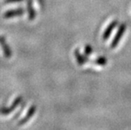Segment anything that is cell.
Instances as JSON below:
<instances>
[{"instance_id":"1","label":"cell","mask_w":131,"mask_h":130,"mask_svg":"<svg viewBox=\"0 0 131 130\" xmlns=\"http://www.w3.org/2000/svg\"><path fill=\"white\" fill-rule=\"evenodd\" d=\"M24 14V10L22 9H16L13 10H9L4 15V18H11V17H15V16H19L22 15Z\"/></svg>"},{"instance_id":"2","label":"cell","mask_w":131,"mask_h":130,"mask_svg":"<svg viewBox=\"0 0 131 130\" xmlns=\"http://www.w3.org/2000/svg\"><path fill=\"white\" fill-rule=\"evenodd\" d=\"M117 24H118V21L115 20V21H113V23H111L110 24V26H108V28L105 30V33H104V38H107L108 37V36L110 35V33L111 31L115 28V26H117Z\"/></svg>"},{"instance_id":"3","label":"cell","mask_w":131,"mask_h":130,"mask_svg":"<svg viewBox=\"0 0 131 130\" xmlns=\"http://www.w3.org/2000/svg\"><path fill=\"white\" fill-rule=\"evenodd\" d=\"M125 30V26L124 24L121 25V26H120V29H119L118 30V35H117V37H115V41H114V44H116L117 43V41H118V37L120 38L122 37V35H123V32H124V30Z\"/></svg>"},{"instance_id":"4","label":"cell","mask_w":131,"mask_h":130,"mask_svg":"<svg viewBox=\"0 0 131 130\" xmlns=\"http://www.w3.org/2000/svg\"><path fill=\"white\" fill-rule=\"evenodd\" d=\"M22 0H5V3H14V2H20Z\"/></svg>"}]
</instances>
